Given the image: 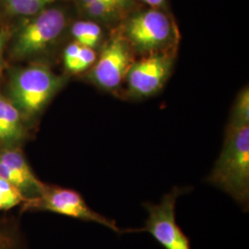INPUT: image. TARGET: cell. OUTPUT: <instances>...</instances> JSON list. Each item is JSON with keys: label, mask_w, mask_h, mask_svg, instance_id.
Instances as JSON below:
<instances>
[{"label": "cell", "mask_w": 249, "mask_h": 249, "mask_svg": "<svg viewBox=\"0 0 249 249\" xmlns=\"http://www.w3.org/2000/svg\"><path fill=\"white\" fill-rule=\"evenodd\" d=\"M117 28L135 54L177 52L179 31L168 10L135 9Z\"/></svg>", "instance_id": "obj_1"}, {"label": "cell", "mask_w": 249, "mask_h": 249, "mask_svg": "<svg viewBox=\"0 0 249 249\" xmlns=\"http://www.w3.org/2000/svg\"><path fill=\"white\" fill-rule=\"evenodd\" d=\"M207 182L228 194L244 211H249V125L227 127L223 150Z\"/></svg>", "instance_id": "obj_2"}, {"label": "cell", "mask_w": 249, "mask_h": 249, "mask_svg": "<svg viewBox=\"0 0 249 249\" xmlns=\"http://www.w3.org/2000/svg\"><path fill=\"white\" fill-rule=\"evenodd\" d=\"M63 84L62 77L46 66H29L19 70L11 78V102L24 116H35L43 110Z\"/></svg>", "instance_id": "obj_3"}, {"label": "cell", "mask_w": 249, "mask_h": 249, "mask_svg": "<svg viewBox=\"0 0 249 249\" xmlns=\"http://www.w3.org/2000/svg\"><path fill=\"white\" fill-rule=\"evenodd\" d=\"M24 212H48L83 222L102 224L118 234H123L116 221L93 211L84 197L74 189L45 185L38 196L28 198L21 205Z\"/></svg>", "instance_id": "obj_4"}, {"label": "cell", "mask_w": 249, "mask_h": 249, "mask_svg": "<svg viewBox=\"0 0 249 249\" xmlns=\"http://www.w3.org/2000/svg\"><path fill=\"white\" fill-rule=\"evenodd\" d=\"M69 18L59 7H47L32 16L16 34L12 44V55L27 58L44 52L62 36Z\"/></svg>", "instance_id": "obj_5"}, {"label": "cell", "mask_w": 249, "mask_h": 249, "mask_svg": "<svg viewBox=\"0 0 249 249\" xmlns=\"http://www.w3.org/2000/svg\"><path fill=\"white\" fill-rule=\"evenodd\" d=\"M188 191L187 187H175L163 196L159 204L144 203L143 207L148 213L145 226L128 231H147L164 249H191L190 240L178 225L176 217L178 198Z\"/></svg>", "instance_id": "obj_6"}, {"label": "cell", "mask_w": 249, "mask_h": 249, "mask_svg": "<svg viewBox=\"0 0 249 249\" xmlns=\"http://www.w3.org/2000/svg\"><path fill=\"white\" fill-rule=\"evenodd\" d=\"M134 61L133 50L116 27L101 46L89 79L100 89L114 91L124 83L125 75Z\"/></svg>", "instance_id": "obj_7"}, {"label": "cell", "mask_w": 249, "mask_h": 249, "mask_svg": "<svg viewBox=\"0 0 249 249\" xmlns=\"http://www.w3.org/2000/svg\"><path fill=\"white\" fill-rule=\"evenodd\" d=\"M176 54L152 53L135 59L124 78L126 93L132 98L142 99L159 92L169 79Z\"/></svg>", "instance_id": "obj_8"}, {"label": "cell", "mask_w": 249, "mask_h": 249, "mask_svg": "<svg viewBox=\"0 0 249 249\" xmlns=\"http://www.w3.org/2000/svg\"><path fill=\"white\" fill-rule=\"evenodd\" d=\"M0 176L17 187L27 199L38 196L45 186L36 178L22 152L14 146L0 149Z\"/></svg>", "instance_id": "obj_9"}, {"label": "cell", "mask_w": 249, "mask_h": 249, "mask_svg": "<svg viewBox=\"0 0 249 249\" xmlns=\"http://www.w3.org/2000/svg\"><path fill=\"white\" fill-rule=\"evenodd\" d=\"M135 9H137L136 2L116 1H95L80 7L82 14L86 18L102 26H118Z\"/></svg>", "instance_id": "obj_10"}, {"label": "cell", "mask_w": 249, "mask_h": 249, "mask_svg": "<svg viewBox=\"0 0 249 249\" xmlns=\"http://www.w3.org/2000/svg\"><path fill=\"white\" fill-rule=\"evenodd\" d=\"M24 136L21 113L10 99L0 94V144L12 147Z\"/></svg>", "instance_id": "obj_11"}, {"label": "cell", "mask_w": 249, "mask_h": 249, "mask_svg": "<svg viewBox=\"0 0 249 249\" xmlns=\"http://www.w3.org/2000/svg\"><path fill=\"white\" fill-rule=\"evenodd\" d=\"M71 34L75 42L92 49L101 47L105 41V32L102 25L89 19L74 22Z\"/></svg>", "instance_id": "obj_12"}, {"label": "cell", "mask_w": 249, "mask_h": 249, "mask_svg": "<svg viewBox=\"0 0 249 249\" xmlns=\"http://www.w3.org/2000/svg\"><path fill=\"white\" fill-rule=\"evenodd\" d=\"M59 0H2L5 11L15 16L32 17Z\"/></svg>", "instance_id": "obj_13"}, {"label": "cell", "mask_w": 249, "mask_h": 249, "mask_svg": "<svg viewBox=\"0 0 249 249\" xmlns=\"http://www.w3.org/2000/svg\"><path fill=\"white\" fill-rule=\"evenodd\" d=\"M249 125V86H246L241 89L234 101L228 127L240 128Z\"/></svg>", "instance_id": "obj_14"}, {"label": "cell", "mask_w": 249, "mask_h": 249, "mask_svg": "<svg viewBox=\"0 0 249 249\" xmlns=\"http://www.w3.org/2000/svg\"><path fill=\"white\" fill-rule=\"evenodd\" d=\"M27 198L17 187L0 176V212L22 205Z\"/></svg>", "instance_id": "obj_15"}, {"label": "cell", "mask_w": 249, "mask_h": 249, "mask_svg": "<svg viewBox=\"0 0 249 249\" xmlns=\"http://www.w3.org/2000/svg\"><path fill=\"white\" fill-rule=\"evenodd\" d=\"M96 59H97V53L94 49L88 46L81 45L80 53L77 57L72 73L79 74L89 70V68L93 66Z\"/></svg>", "instance_id": "obj_16"}, {"label": "cell", "mask_w": 249, "mask_h": 249, "mask_svg": "<svg viewBox=\"0 0 249 249\" xmlns=\"http://www.w3.org/2000/svg\"><path fill=\"white\" fill-rule=\"evenodd\" d=\"M81 45L77 42H72L70 45H67V47L64 50L63 53V60L66 70L69 72H71L74 68L75 62L77 60V57L80 53Z\"/></svg>", "instance_id": "obj_17"}, {"label": "cell", "mask_w": 249, "mask_h": 249, "mask_svg": "<svg viewBox=\"0 0 249 249\" xmlns=\"http://www.w3.org/2000/svg\"><path fill=\"white\" fill-rule=\"evenodd\" d=\"M0 249H20L15 233L6 228H0Z\"/></svg>", "instance_id": "obj_18"}, {"label": "cell", "mask_w": 249, "mask_h": 249, "mask_svg": "<svg viewBox=\"0 0 249 249\" xmlns=\"http://www.w3.org/2000/svg\"><path fill=\"white\" fill-rule=\"evenodd\" d=\"M134 1L142 2L150 8L163 9V10H167V6H168L167 0H134Z\"/></svg>", "instance_id": "obj_19"}, {"label": "cell", "mask_w": 249, "mask_h": 249, "mask_svg": "<svg viewBox=\"0 0 249 249\" xmlns=\"http://www.w3.org/2000/svg\"><path fill=\"white\" fill-rule=\"evenodd\" d=\"M95 1H116V2H123V3H132V2H135L134 0H77L80 8L82 7V6H84V5H87L89 3L95 2Z\"/></svg>", "instance_id": "obj_20"}, {"label": "cell", "mask_w": 249, "mask_h": 249, "mask_svg": "<svg viewBox=\"0 0 249 249\" xmlns=\"http://www.w3.org/2000/svg\"><path fill=\"white\" fill-rule=\"evenodd\" d=\"M3 46H4V37H3V35H2L1 32H0V59H1V54H2Z\"/></svg>", "instance_id": "obj_21"}]
</instances>
